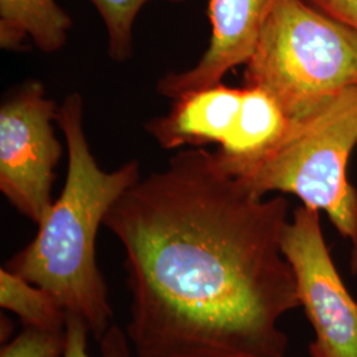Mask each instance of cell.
Instances as JSON below:
<instances>
[{
    "label": "cell",
    "mask_w": 357,
    "mask_h": 357,
    "mask_svg": "<svg viewBox=\"0 0 357 357\" xmlns=\"http://www.w3.org/2000/svg\"><path fill=\"white\" fill-rule=\"evenodd\" d=\"M282 0H209L208 17L212 36L200 61L188 70L162 77L156 90L176 101L197 90L221 84L224 76L245 65L270 13Z\"/></svg>",
    "instance_id": "cell-7"
},
{
    "label": "cell",
    "mask_w": 357,
    "mask_h": 357,
    "mask_svg": "<svg viewBox=\"0 0 357 357\" xmlns=\"http://www.w3.org/2000/svg\"><path fill=\"white\" fill-rule=\"evenodd\" d=\"M73 22L56 0H0V47L22 51L31 40L44 53L60 51Z\"/></svg>",
    "instance_id": "cell-9"
},
{
    "label": "cell",
    "mask_w": 357,
    "mask_h": 357,
    "mask_svg": "<svg viewBox=\"0 0 357 357\" xmlns=\"http://www.w3.org/2000/svg\"><path fill=\"white\" fill-rule=\"evenodd\" d=\"M284 196L261 197L203 147L139 178L103 225L122 243L138 357H286L299 307Z\"/></svg>",
    "instance_id": "cell-1"
},
{
    "label": "cell",
    "mask_w": 357,
    "mask_h": 357,
    "mask_svg": "<svg viewBox=\"0 0 357 357\" xmlns=\"http://www.w3.org/2000/svg\"><path fill=\"white\" fill-rule=\"evenodd\" d=\"M57 110L36 79L24 82L0 107V191L38 227L53 205L54 168L63 155L52 126Z\"/></svg>",
    "instance_id": "cell-5"
},
{
    "label": "cell",
    "mask_w": 357,
    "mask_h": 357,
    "mask_svg": "<svg viewBox=\"0 0 357 357\" xmlns=\"http://www.w3.org/2000/svg\"><path fill=\"white\" fill-rule=\"evenodd\" d=\"M281 245L295 275L299 306L315 335L311 357H357V302L332 259L319 211L295 208Z\"/></svg>",
    "instance_id": "cell-6"
},
{
    "label": "cell",
    "mask_w": 357,
    "mask_h": 357,
    "mask_svg": "<svg viewBox=\"0 0 357 357\" xmlns=\"http://www.w3.org/2000/svg\"><path fill=\"white\" fill-rule=\"evenodd\" d=\"M65 333L66 347L63 357H90L88 355V335L90 331L85 320L68 312ZM100 343L103 357H130L128 337L115 326L109 328Z\"/></svg>",
    "instance_id": "cell-13"
},
{
    "label": "cell",
    "mask_w": 357,
    "mask_h": 357,
    "mask_svg": "<svg viewBox=\"0 0 357 357\" xmlns=\"http://www.w3.org/2000/svg\"><path fill=\"white\" fill-rule=\"evenodd\" d=\"M65 347V331L24 327L13 340L1 347L0 357H63Z\"/></svg>",
    "instance_id": "cell-14"
},
{
    "label": "cell",
    "mask_w": 357,
    "mask_h": 357,
    "mask_svg": "<svg viewBox=\"0 0 357 357\" xmlns=\"http://www.w3.org/2000/svg\"><path fill=\"white\" fill-rule=\"evenodd\" d=\"M289 119L265 90L243 86V105L228 142L218 147L221 159H249L268 150L281 138Z\"/></svg>",
    "instance_id": "cell-10"
},
{
    "label": "cell",
    "mask_w": 357,
    "mask_h": 357,
    "mask_svg": "<svg viewBox=\"0 0 357 357\" xmlns=\"http://www.w3.org/2000/svg\"><path fill=\"white\" fill-rule=\"evenodd\" d=\"M323 13L342 20L357 31V0H308Z\"/></svg>",
    "instance_id": "cell-15"
},
{
    "label": "cell",
    "mask_w": 357,
    "mask_h": 357,
    "mask_svg": "<svg viewBox=\"0 0 357 357\" xmlns=\"http://www.w3.org/2000/svg\"><path fill=\"white\" fill-rule=\"evenodd\" d=\"M56 122L69 153L64 188L36 237L4 268L51 294L66 312L85 320L91 336L101 342L114 312L97 264V234L118 199L141 178V171L135 160L113 172L98 166L85 137L81 94L65 98Z\"/></svg>",
    "instance_id": "cell-2"
},
{
    "label": "cell",
    "mask_w": 357,
    "mask_h": 357,
    "mask_svg": "<svg viewBox=\"0 0 357 357\" xmlns=\"http://www.w3.org/2000/svg\"><path fill=\"white\" fill-rule=\"evenodd\" d=\"M243 88L222 84L188 93L174 101L169 113L150 119L144 130L166 150L183 146H224L236 128Z\"/></svg>",
    "instance_id": "cell-8"
},
{
    "label": "cell",
    "mask_w": 357,
    "mask_h": 357,
    "mask_svg": "<svg viewBox=\"0 0 357 357\" xmlns=\"http://www.w3.org/2000/svg\"><path fill=\"white\" fill-rule=\"evenodd\" d=\"M0 306L24 327L65 331L68 312L51 294L6 268H0Z\"/></svg>",
    "instance_id": "cell-11"
},
{
    "label": "cell",
    "mask_w": 357,
    "mask_h": 357,
    "mask_svg": "<svg viewBox=\"0 0 357 357\" xmlns=\"http://www.w3.org/2000/svg\"><path fill=\"white\" fill-rule=\"evenodd\" d=\"M107 31V52L113 61L125 63L134 53V24L142 8L153 0H89ZM184 3L185 0H165Z\"/></svg>",
    "instance_id": "cell-12"
},
{
    "label": "cell",
    "mask_w": 357,
    "mask_h": 357,
    "mask_svg": "<svg viewBox=\"0 0 357 357\" xmlns=\"http://www.w3.org/2000/svg\"><path fill=\"white\" fill-rule=\"evenodd\" d=\"M243 66V86L301 119L357 86V31L308 0H282Z\"/></svg>",
    "instance_id": "cell-4"
},
{
    "label": "cell",
    "mask_w": 357,
    "mask_h": 357,
    "mask_svg": "<svg viewBox=\"0 0 357 357\" xmlns=\"http://www.w3.org/2000/svg\"><path fill=\"white\" fill-rule=\"evenodd\" d=\"M357 146V86L305 118L289 121L281 138L249 159L221 168L261 197L290 193L323 211L351 243V271L357 274V191L348 180V160Z\"/></svg>",
    "instance_id": "cell-3"
}]
</instances>
